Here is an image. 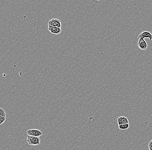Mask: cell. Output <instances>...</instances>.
<instances>
[{
    "label": "cell",
    "mask_w": 152,
    "mask_h": 150,
    "mask_svg": "<svg viewBox=\"0 0 152 150\" xmlns=\"http://www.w3.org/2000/svg\"><path fill=\"white\" fill-rule=\"evenodd\" d=\"M27 142L30 145H38L40 143V139L39 137L27 135Z\"/></svg>",
    "instance_id": "1"
},
{
    "label": "cell",
    "mask_w": 152,
    "mask_h": 150,
    "mask_svg": "<svg viewBox=\"0 0 152 150\" xmlns=\"http://www.w3.org/2000/svg\"><path fill=\"white\" fill-rule=\"evenodd\" d=\"M149 39L150 41L152 40V34L149 31H144L141 32L138 36L139 40L144 39Z\"/></svg>",
    "instance_id": "2"
},
{
    "label": "cell",
    "mask_w": 152,
    "mask_h": 150,
    "mask_svg": "<svg viewBox=\"0 0 152 150\" xmlns=\"http://www.w3.org/2000/svg\"><path fill=\"white\" fill-rule=\"evenodd\" d=\"M28 135L33 136L39 137L43 135V133L41 131L38 129H30L27 131Z\"/></svg>",
    "instance_id": "3"
},
{
    "label": "cell",
    "mask_w": 152,
    "mask_h": 150,
    "mask_svg": "<svg viewBox=\"0 0 152 150\" xmlns=\"http://www.w3.org/2000/svg\"><path fill=\"white\" fill-rule=\"evenodd\" d=\"M48 25L51 26H54V27H58V28H61V21L57 19H53L50 20L48 22Z\"/></svg>",
    "instance_id": "4"
},
{
    "label": "cell",
    "mask_w": 152,
    "mask_h": 150,
    "mask_svg": "<svg viewBox=\"0 0 152 150\" xmlns=\"http://www.w3.org/2000/svg\"><path fill=\"white\" fill-rule=\"evenodd\" d=\"M48 30L51 33L55 35H58L61 32V29L58 27H54L48 25Z\"/></svg>",
    "instance_id": "5"
},
{
    "label": "cell",
    "mask_w": 152,
    "mask_h": 150,
    "mask_svg": "<svg viewBox=\"0 0 152 150\" xmlns=\"http://www.w3.org/2000/svg\"><path fill=\"white\" fill-rule=\"evenodd\" d=\"M138 46V47L141 50H145L148 47L147 43L146 42L144 39L139 40Z\"/></svg>",
    "instance_id": "6"
},
{
    "label": "cell",
    "mask_w": 152,
    "mask_h": 150,
    "mask_svg": "<svg viewBox=\"0 0 152 150\" xmlns=\"http://www.w3.org/2000/svg\"><path fill=\"white\" fill-rule=\"evenodd\" d=\"M117 122H118V125L119 126L122 124H129V120L127 117L121 116L117 119Z\"/></svg>",
    "instance_id": "7"
},
{
    "label": "cell",
    "mask_w": 152,
    "mask_h": 150,
    "mask_svg": "<svg viewBox=\"0 0 152 150\" xmlns=\"http://www.w3.org/2000/svg\"><path fill=\"white\" fill-rule=\"evenodd\" d=\"M129 124H122V125H119V129L121 130H126L128 129L129 128Z\"/></svg>",
    "instance_id": "8"
},
{
    "label": "cell",
    "mask_w": 152,
    "mask_h": 150,
    "mask_svg": "<svg viewBox=\"0 0 152 150\" xmlns=\"http://www.w3.org/2000/svg\"><path fill=\"white\" fill-rule=\"evenodd\" d=\"M0 116L6 117V114L5 110L2 108H0Z\"/></svg>",
    "instance_id": "9"
},
{
    "label": "cell",
    "mask_w": 152,
    "mask_h": 150,
    "mask_svg": "<svg viewBox=\"0 0 152 150\" xmlns=\"http://www.w3.org/2000/svg\"><path fill=\"white\" fill-rule=\"evenodd\" d=\"M5 120H6V117L0 116V125H2L3 123H4Z\"/></svg>",
    "instance_id": "10"
},
{
    "label": "cell",
    "mask_w": 152,
    "mask_h": 150,
    "mask_svg": "<svg viewBox=\"0 0 152 150\" xmlns=\"http://www.w3.org/2000/svg\"><path fill=\"white\" fill-rule=\"evenodd\" d=\"M149 149L150 150H152V139L149 143Z\"/></svg>",
    "instance_id": "11"
}]
</instances>
